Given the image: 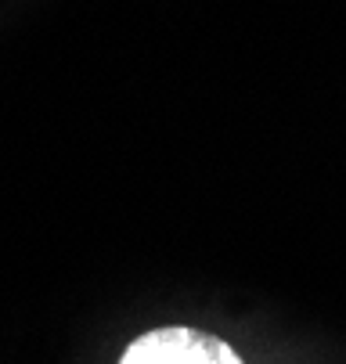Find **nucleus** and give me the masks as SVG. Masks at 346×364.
Here are the masks:
<instances>
[{"label": "nucleus", "mask_w": 346, "mask_h": 364, "mask_svg": "<svg viewBox=\"0 0 346 364\" xmlns=\"http://www.w3.org/2000/svg\"><path fill=\"white\" fill-rule=\"evenodd\" d=\"M119 364H242L231 343H224L213 332L188 328V325H166L137 336Z\"/></svg>", "instance_id": "f257e3e1"}]
</instances>
